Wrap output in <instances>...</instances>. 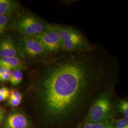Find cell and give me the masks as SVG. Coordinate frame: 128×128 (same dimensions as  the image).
Masks as SVG:
<instances>
[{
    "instance_id": "cell-3",
    "label": "cell",
    "mask_w": 128,
    "mask_h": 128,
    "mask_svg": "<svg viewBox=\"0 0 128 128\" xmlns=\"http://www.w3.org/2000/svg\"><path fill=\"white\" fill-rule=\"evenodd\" d=\"M110 89L101 93L92 102L88 112L87 122H105L106 120L111 116L114 100Z\"/></svg>"
},
{
    "instance_id": "cell-20",
    "label": "cell",
    "mask_w": 128,
    "mask_h": 128,
    "mask_svg": "<svg viewBox=\"0 0 128 128\" xmlns=\"http://www.w3.org/2000/svg\"><path fill=\"white\" fill-rule=\"evenodd\" d=\"M9 97V96L4 95L0 93V102H2V101H5V100L7 99Z\"/></svg>"
},
{
    "instance_id": "cell-2",
    "label": "cell",
    "mask_w": 128,
    "mask_h": 128,
    "mask_svg": "<svg viewBox=\"0 0 128 128\" xmlns=\"http://www.w3.org/2000/svg\"><path fill=\"white\" fill-rule=\"evenodd\" d=\"M48 25L32 14L22 13L11 21L9 28L20 35L36 36L44 32Z\"/></svg>"
},
{
    "instance_id": "cell-17",
    "label": "cell",
    "mask_w": 128,
    "mask_h": 128,
    "mask_svg": "<svg viewBox=\"0 0 128 128\" xmlns=\"http://www.w3.org/2000/svg\"><path fill=\"white\" fill-rule=\"evenodd\" d=\"M8 98L12 99L22 102V94L18 91L12 90H10L9 97Z\"/></svg>"
},
{
    "instance_id": "cell-10",
    "label": "cell",
    "mask_w": 128,
    "mask_h": 128,
    "mask_svg": "<svg viewBox=\"0 0 128 128\" xmlns=\"http://www.w3.org/2000/svg\"><path fill=\"white\" fill-rule=\"evenodd\" d=\"M19 8L18 3L12 0H0V15L12 17Z\"/></svg>"
},
{
    "instance_id": "cell-11",
    "label": "cell",
    "mask_w": 128,
    "mask_h": 128,
    "mask_svg": "<svg viewBox=\"0 0 128 128\" xmlns=\"http://www.w3.org/2000/svg\"><path fill=\"white\" fill-rule=\"evenodd\" d=\"M23 73L22 70L16 69L12 70L9 82L14 86H17L22 82Z\"/></svg>"
},
{
    "instance_id": "cell-14",
    "label": "cell",
    "mask_w": 128,
    "mask_h": 128,
    "mask_svg": "<svg viewBox=\"0 0 128 128\" xmlns=\"http://www.w3.org/2000/svg\"><path fill=\"white\" fill-rule=\"evenodd\" d=\"M119 111L124 117H128V102L126 100L120 101L118 104Z\"/></svg>"
},
{
    "instance_id": "cell-4",
    "label": "cell",
    "mask_w": 128,
    "mask_h": 128,
    "mask_svg": "<svg viewBox=\"0 0 128 128\" xmlns=\"http://www.w3.org/2000/svg\"><path fill=\"white\" fill-rule=\"evenodd\" d=\"M34 37L40 42L48 55L63 51L62 40L58 25L49 24L44 32Z\"/></svg>"
},
{
    "instance_id": "cell-8",
    "label": "cell",
    "mask_w": 128,
    "mask_h": 128,
    "mask_svg": "<svg viewBox=\"0 0 128 128\" xmlns=\"http://www.w3.org/2000/svg\"><path fill=\"white\" fill-rule=\"evenodd\" d=\"M58 27L62 41L86 42L87 41L82 34L76 28L64 25H58Z\"/></svg>"
},
{
    "instance_id": "cell-13",
    "label": "cell",
    "mask_w": 128,
    "mask_h": 128,
    "mask_svg": "<svg viewBox=\"0 0 128 128\" xmlns=\"http://www.w3.org/2000/svg\"><path fill=\"white\" fill-rule=\"evenodd\" d=\"M12 70L0 67V82L9 81Z\"/></svg>"
},
{
    "instance_id": "cell-5",
    "label": "cell",
    "mask_w": 128,
    "mask_h": 128,
    "mask_svg": "<svg viewBox=\"0 0 128 128\" xmlns=\"http://www.w3.org/2000/svg\"><path fill=\"white\" fill-rule=\"evenodd\" d=\"M18 45L21 56L30 59H40L48 55L40 42L34 36L20 35Z\"/></svg>"
},
{
    "instance_id": "cell-6",
    "label": "cell",
    "mask_w": 128,
    "mask_h": 128,
    "mask_svg": "<svg viewBox=\"0 0 128 128\" xmlns=\"http://www.w3.org/2000/svg\"><path fill=\"white\" fill-rule=\"evenodd\" d=\"M31 123L23 114L14 112L10 114L3 122L2 128H30Z\"/></svg>"
},
{
    "instance_id": "cell-12",
    "label": "cell",
    "mask_w": 128,
    "mask_h": 128,
    "mask_svg": "<svg viewBox=\"0 0 128 128\" xmlns=\"http://www.w3.org/2000/svg\"><path fill=\"white\" fill-rule=\"evenodd\" d=\"M11 17L10 16L0 15V36L4 34L9 28Z\"/></svg>"
},
{
    "instance_id": "cell-16",
    "label": "cell",
    "mask_w": 128,
    "mask_h": 128,
    "mask_svg": "<svg viewBox=\"0 0 128 128\" xmlns=\"http://www.w3.org/2000/svg\"><path fill=\"white\" fill-rule=\"evenodd\" d=\"M106 126L105 122L98 123L87 122L85 124L82 128H104Z\"/></svg>"
},
{
    "instance_id": "cell-19",
    "label": "cell",
    "mask_w": 128,
    "mask_h": 128,
    "mask_svg": "<svg viewBox=\"0 0 128 128\" xmlns=\"http://www.w3.org/2000/svg\"><path fill=\"white\" fill-rule=\"evenodd\" d=\"M4 112L3 110L0 107V125L2 123L4 118Z\"/></svg>"
},
{
    "instance_id": "cell-18",
    "label": "cell",
    "mask_w": 128,
    "mask_h": 128,
    "mask_svg": "<svg viewBox=\"0 0 128 128\" xmlns=\"http://www.w3.org/2000/svg\"><path fill=\"white\" fill-rule=\"evenodd\" d=\"M21 103V102L16 101L15 100H14L12 99L8 98V104L12 107H17L20 105Z\"/></svg>"
},
{
    "instance_id": "cell-7",
    "label": "cell",
    "mask_w": 128,
    "mask_h": 128,
    "mask_svg": "<svg viewBox=\"0 0 128 128\" xmlns=\"http://www.w3.org/2000/svg\"><path fill=\"white\" fill-rule=\"evenodd\" d=\"M18 45L11 37L0 41V58H20Z\"/></svg>"
},
{
    "instance_id": "cell-9",
    "label": "cell",
    "mask_w": 128,
    "mask_h": 128,
    "mask_svg": "<svg viewBox=\"0 0 128 128\" xmlns=\"http://www.w3.org/2000/svg\"><path fill=\"white\" fill-rule=\"evenodd\" d=\"M26 63L20 58H0V67L14 70H22L26 68Z\"/></svg>"
},
{
    "instance_id": "cell-1",
    "label": "cell",
    "mask_w": 128,
    "mask_h": 128,
    "mask_svg": "<svg viewBox=\"0 0 128 128\" xmlns=\"http://www.w3.org/2000/svg\"><path fill=\"white\" fill-rule=\"evenodd\" d=\"M35 84L37 105L47 121L64 122L110 89L119 74L115 59L101 48L52 54Z\"/></svg>"
},
{
    "instance_id": "cell-15",
    "label": "cell",
    "mask_w": 128,
    "mask_h": 128,
    "mask_svg": "<svg viewBox=\"0 0 128 128\" xmlns=\"http://www.w3.org/2000/svg\"><path fill=\"white\" fill-rule=\"evenodd\" d=\"M116 128H128V117H124L117 120L115 122Z\"/></svg>"
}]
</instances>
